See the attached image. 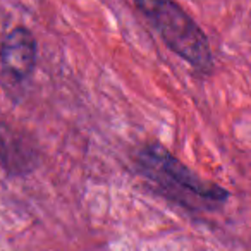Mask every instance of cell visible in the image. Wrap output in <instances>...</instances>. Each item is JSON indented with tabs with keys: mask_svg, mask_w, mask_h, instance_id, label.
<instances>
[{
	"mask_svg": "<svg viewBox=\"0 0 251 251\" xmlns=\"http://www.w3.org/2000/svg\"><path fill=\"white\" fill-rule=\"evenodd\" d=\"M38 164V151L0 117V167L9 176H26Z\"/></svg>",
	"mask_w": 251,
	"mask_h": 251,
	"instance_id": "277c9868",
	"label": "cell"
},
{
	"mask_svg": "<svg viewBox=\"0 0 251 251\" xmlns=\"http://www.w3.org/2000/svg\"><path fill=\"white\" fill-rule=\"evenodd\" d=\"M134 7L148 19L165 45L201 74L213 71V53L208 36L200 25L176 2L138 0Z\"/></svg>",
	"mask_w": 251,
	"mask_h": 251,
	"instance_id": "7a4b0ae2",
	"label": "cell"
},
{
	"mask_svg": "<svg viewBox=\"0 0 251 251\" xmlns=\"http://www.w3.org/2000/svg\"><path fill=\"white\" fill-rule=\"evenodd\" d=\"M134 167L155 193L188 212H217L230 198L226 188L203 179L157 141L145 143L136 151Z\"/></svg>",
	"mask_w": 251,
	"mask_h": 251,
	"instance_id": "6da1fadb",
	"label": "cell"
},
{
	"mask_svg": "<svg viewBox=\"0 0 251 251\" xmlns=\"http://www.w3.org/2000/svg\"><path fill=\"white\" fill-rule=\"evenodd\" d=\"M38 60V43L26 26L11 29L0 43V69L5 83L25 84L33 76Z\"/></svg>",
	"mask_w": 251,
	"mask_h": 251,
	"instance_id": "3957f363",
	"label": "cell"
}]
</instances>
